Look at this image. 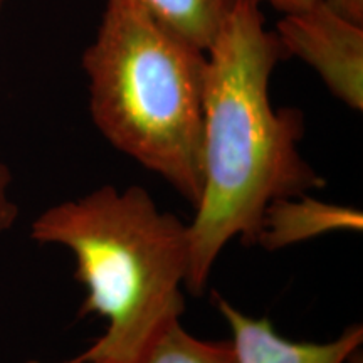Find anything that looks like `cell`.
Returning <instances> with one entry per match:
<instances>
[{
    "mask_svg": "<svg viewBox=\"0 0 363 363\" xmlns=\"http://www.w3.org/2000/svg\"><path fill=\"white\" fill-rule=\"evenodd\" d=\"M202 115V194L189 222L185 288L201 294L217 257L239 238L254 246L272 201L323 189L303 158V113L276 110L269 81L286 57L261 4L235 0L208 45Z\"/></svg>",
    "mask_w": 363,
    "mask_h": 363,
    "instance_id": "1",
    "label": "cell"
},
{
    "mask_svg": "<svg viewBox=\"0 0 363 363\" xmlns=\"http://www.w3.org/2000/svg\"><path fill=\"white\" fill-rule=\"evenodd\" d=\"M39 244L69 249L84 286L81 316L106 330L81 358L135 363L150 340L185 310L189 224L162 211L147 189L103 185L45 208L30 225Z\"/></svg>",
    "mask_w": 363,
    "mask_h": 363,
    "instance_id": "2",
    "label": "cell"
},
{
    "mask_svg": "<svg viewBox=\"0 0 363 363\" xmlns=\"http://www.w3.org/2000/svg\"><path fill=\"white\" fill-rule=\"evenodd\" d=\"M206 66L203 49L130 0H106L96 38L83 54L99 133L192 207L203 184Z\"/></svg>",
    "mask_w": 363,
    "mask_h": 363,
    "instance_id": "3",
    "label": "cell"
},
{
    "mask_svg": "<svg viewBox=\"0 0 363 363\" xmlns=\"http://www.w3.org/2000/svg\"><path fill=\"white\" fill-rule=\"evenodd\" d=\"M284 56L301 59L335 98L353 111L363 110V26L315 0L283 13L274 30Z\"/></svg>",
    "mask_w": 363,
    "mask_h": 363,
    "instance_id": "4",
    "label": "cell"
},
{
    "mask_svg": "<svg viewBox=\"0 0 363 363\" xmlns=\"http://www.w3.org/2000/svg\"><path fill=\"white\" fill-rule=\"evenodd\" d=\"M214 299L233 333L239 363H345L362 347V325L350 326L331 342H293L281 337L267 318L249 316L220 294H214Z\"/></svg>",
    "mask_w": 363,
    "mask_h": 363,
    "instance_id": "5",
    "label": "cell"
},
{
    "mask_svg": "<svg viewBox=\"0 0 363 363\" xmlns=\"http://www.w3.org/2000/svg\"><path fill=\"white\" fill-rule=\"evenodd\" d=\"M362 229L363 216L358 208L301 194L272 201L266 207L254 246L281 251L326 234L360 233Z\"/></svg>",
    "mask_w": 363,
    "mask_h": 363,
    "instance_id": "6",
    "label": "cell"
},
{
    "mask_svg": "<svg viewBox=\"0 0 363 363\" xmlns=\"http://www.w3.org/2000/svg\"><path fill=\"white\" fill-rule=\"evenodd\" d=\"M172 33L207 51L235 0H130Z\"/></svg>",
    "mask_w": 363,
    "mask_h": 363,
    "instance_id": "7",
    "label": "cell"
},
{
    "mask_svg": "<svg viewBox=\"0 0 363 363\" xmlns=\"http://www.w3.org/2000/svg\"><path fill=\"white\" fill-rule=\"evenodd\" d=\"M135 363H239L233 342H207L172 320L150 340Z\"/></svg>",
    "mask_w": 363,
    "mask_h": 363,
    "instance_id": "8",
    "label": "cell"
},
{
    "mask_svg": "<svg viewBox=\"0 0 363 363\" xmlns=\"http://www.w3.org/2000/svg\"><path fill=\"white\" fill-rule=\"evenodd\" d=\"M12 174L0 157V234L7 233L19 217V207L11 195Z\"/></svg>",
    "mask_w": 363,
    "mask_h": 363,
    "instance_id": "9",
    "label": "cell"
},
{
    "mask_svg": "<svg viewBox=\"0 0 363 363\" xmlns=\"http://www.w3.org/2000/svg\"><path fill=\"white\" fill-rule=\"evenodd\" d=\"M325 2L343 17L363 26V0H325Z\"/></svg>",
    "mask_w": 363,
    "mask_h": 363,
    "instance_id": "10",
    "label": "cell"
},
{
    "mask_svg": "<svg viewBox=\"0 0 363 363\" xmlns=\"http://www.w3.org/2000/svg\"><path fill=\"white\" fill-rule=\"evenodd\" d=\"M254 2L267 4V6L278 9L279 12L288 13V12L299 11V9H305L310 6L311 2H315V0H254Z\"/></svg>",
    "mask_w": 363,
    "mask_h": 363,
    "instance_id": "11",
    "label": "cell"
},
{
    "mask_svg": "<svg viewBox=\"0 0 363 363\" xmlns=\"http://www.w3.org/2000/svg\"><path fill=\"white\" fill-rule=\"evenodd\" d=\"M27 363H40L38 360H29ZM62 363H104V362H98V360H88V358H81V357H74L71 360L62 362Z\"/></svg>",
    "mask_w": 363,
    "mask_h": 363,
    "instance_id": "12",
    "label": "cell"
},
{
    "mask_svg": "<svg viewBox=\"0 0 363 363\" xmlns=\"http://www.w3.org/2000/svg\"><path fill=\"white\" fill-rule=\"evenodd\" d=\"M345 363H362V352H360V348H357L355 352L350 353V357H348L347 360H345Z\"/></svg>",
    "mask_w": 363,
    "mask_h": 363,
    "instance_id": "13",
    "label": "cell"
},
{
    "mask_svg": "<svg viewBox=\"0 0 363 363\" xmlns=\"http://www.w3.org/2000/svg\"><path fill=\"white\" fill-rule=\"evenodd\" d=\"M7 2L9 0H0V16H2V11H4V7L7 6Z\"/></svg>",
    "mask_w": 363,
    "mask_h": 363,
    "instance_id": "14",
    "label": "cell"
}]
</instances>
